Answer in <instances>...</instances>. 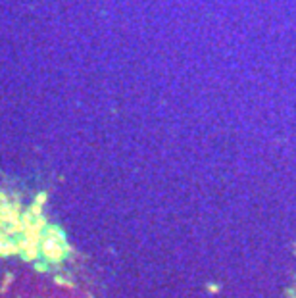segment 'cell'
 <instances>
[{
	"label": "cell",
	"instance_id": "obj_1",
	"mask_svg": "<svg viewBox=\"0 0 296 298\" xmlns=\"http://www.w3.org/2000/svg\"><path fill=\"white\" fill-rule=\"evenodd\" d=\"M41 252L48 262H60L66 252V240H64V233L58 227H46L43 233V240H41Z\"/></svg>",
	"mask_w": 296,
	"mask_h": 298
}]
</instances>
